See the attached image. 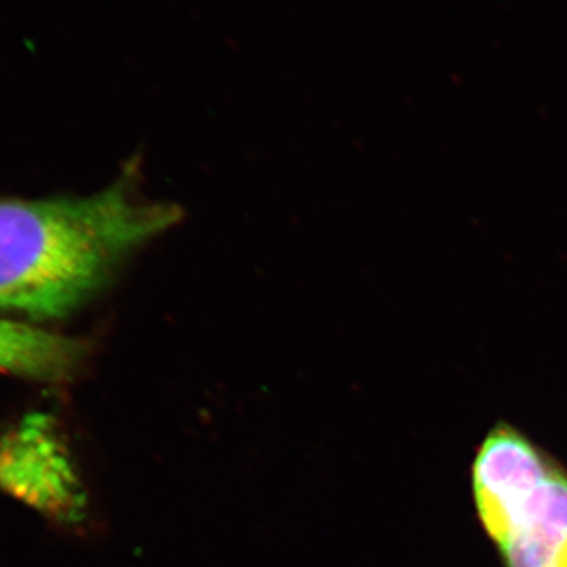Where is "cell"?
Segmentation results:
<instances>
[{"mask_svg": "<svg viewBox=\"0 0 567 567\" xmlns=\"http://www.w3.org/2000/svg\"><path fill=\"white\" fill-rule=\"evenodd\" d=\"M125 171L85 197L0 199V312L58 320L89 303L130 254L181 219Z\"/></svg>", "mask_w": 567, "mask_h": 567, "instance_id": "obj_1", "label": "cell"}, {"mask_svg": "<svg viewBox=\"0 0 567 567\" xmlns=\"http://www.w3.org/2000/svg\"><path fill=\"white\" fill-rule=\"evenodd\" d=\"M488 536L507 567H567V477L548 466Z\"/></svg>", "mask_w": 567, "mask_h": 567, "instance_id": "obj_2", "label": "cell"}, {"mask_svg": "<svg viewBox=\"0 0 567 567\" xmlns=\"http://www.w3.org/2000/svg\"><path fill=\"white\" fill-rule=\"evenodd\" d=\"M89 342L24 320L0 319V372L33 382L66 383L80 374Z\"/></svg>", "mask_w": 567, "mask_h": 567, "instance_id": "obj_3", "label": "cell"}]
</instances>
